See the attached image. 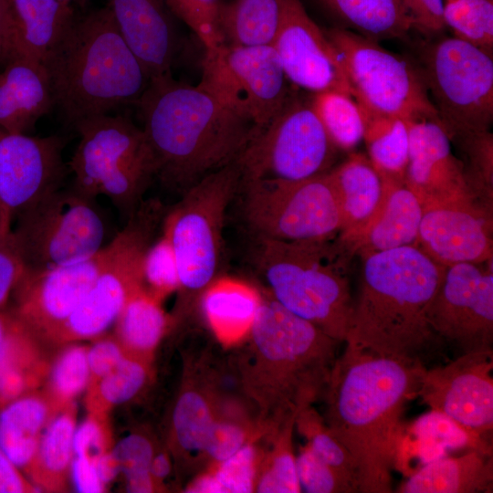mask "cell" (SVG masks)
Returning a JSON list of instances; mask_svg holds the SVG:
<instances>
[{
	"label": "cell",
	"mask_w": 493,
	"mask_h": 493,
	"mask_svg": "<svg viewBox=\"0 0 493 493\" xmlns=\"http://www.w3.org/2000/svg\"><path fill=\"white\" fill-rule=\"evenodd\" d=\"M426 367L345 345L323 393V419L352 458L359 492H393L402 414Z\"/></svg>",
	"instance_id": "6da1fadb"
},
{
	"label": "cell",
	"mask_w": 493,
	"mask_h": 493,
	"mask_svg": "<svg viewBox=\"0 0 493 493\" xmlns=\"http://www.w3.org/2000/svg\"><path fill=\"white\" fill-rule=\"evenodd\" d=\"M340 343L262 294L236 358L237 381L261 435L278 432L322 397Z\"/></svg>",
	"instance_id": "7a4b0ae2"
},
{
	"label": "cell",
	"mask_w": 493,
	"mask_h": 493,
	"mask_svg": "<svg viewBox=\"0 0 493 493\" xmlns=\"http://www.w3.org/2000/svg\"><path fill=\"white\" fill-rule=\"evenodd\" d=\"M361 258L360 288L344 343L426 367L444 346L430 329L426 311L446 267L415 246Z\"/></svg>",
	"instance_id": "3957f363"
},
{
	"label": "cell",
	"mask_w": 493,
	"mask_h": 493,
	"mask_svg": "<svg viewBox=\"0 0 493 493\" xmlns=\"http://www.w3.org/2000/svg\"><path fill=\"white\" fill-rule=\"evenodd\" d=\"M137 106L154 177L181 194L235 162L258 128L201 85L173 76L152 79Z\"/></svg>",
	"instance_id": "277c9868"
},
{
	"label": "cell",
	"mask_w": 493,
	"mask_h": 493,
	"mask_svg": "<svg viewBox=\"0 0 493 493\" xmlns=\"http://www.w3.org/2000/svg\"><path fill=\"white\" fill-rule=\"evenodd\" d=\"M44 64L55 108L71 126L124 105H137L152 81L107 5L76 16Z\"/></svg>",
	"instance_id": "5b68a950"
},
{
	"label": "cell",
	"mask_w": 493,
	"mask_h": 493,
	"mask_svg": "<svg viewBox=\"0 0 493 493\" xmlns=\"http://www.w3.org/2000/svg\"><path fill=\"white\" fill-rule=\"evenodd\" d=\"M251 239L249 262L267 292L290 312L344 342L353 307L351 248L339 236L319 241Z\"/></svg>",
	"instance_id": "8992f818"
},
{
	"label": "cell",
	"mask_w": 493,
	"mask_h": 493,
	"mask_svg": "<svg viewBox=\"0 0 493 493\" xmlns=\"http://www.w3.org/2000/svg\"><path fill=\"white\" fill-rule=\"evenodd\" d=\"M240 179L235 161L204 176L166 209L162 229L171 242L178 267V315L199 299L217 278L226 214Z\"/></svg>",
	"instance_id": "52a82bcc"
},
{
	"label": "cell",
	"mask_w": 493,
	"mask_h": 493,
	"mask_svg": "<svg viewBox=\"0 0 493 493\" xmlns=\"http://www.w3.org/2000/svg\"><path fill=\"white\" fill-rule=\"evenodd\" d=\"M72 127L79 135L69 162L72 186L92 198L107 196L129 218L154 177L142 128L125 116L110 113L81 120Z\"/></svg>",
	"instance_id": "ba28073f"
},
{
	"label": "cell",
	"mask_w": 493,
	"mask_h": 493,
	"mask_svg": "<svg viewBox=\"0 0 493 493\" xmlns=\"http://www.w3.org/2000/svg\"><path fill=\"white\" fill-rule=\"evenodd\" d=\"M242 219L251 236L319 241L338 236L341 217L329 172L301 180H241Z\"/></svg>",
	"instance_id": "9c48e42d"
},
{
	"label": "cell",
	"mask_w": 493,
	"mask_h": 493,
	"mask_svg": "<svg viewBox=\"0 0 493 493\" xmlns=\"http://www.w3.org/2000/svg\"><path fill=\"white\" fill-rule=\"evenodd\" d=\"M16 219L12 232L26 270L71 264L109 243V226L95 198L73 186L60 187Z\"/></svg>",
	"instance_id": "30bf717a"
},
{
	"label": "cell",
	"mask_w": 493,
	"mask_h": 493,
	"mask_svg": "<svg viewBox=\"0 0 493 493\" xmlns=\"http://www.w3.org/2000/svg\"><path fill=\"white\" fill-rule=\"evenodd\" d=\"M421 74L450 140L487 131L493 121L492 53L456 37L429 44Z\"/></svg>",
	"instance_id": "8fae6325"
},
{
	"label": "cell",
	"mask_w": 493,
	"mask_h": 493,
	"mask_svg": "<svg viewBox=\"0 0 493 493\" xmlns=\"http://www.w3.org/2000/svg\"><path fill=\"white\" fill-rule=\"evenodd\" d=\"M326 35L340 54L353 99L364 110L408 121H439L421 71L410 62L358 33L332 28Z\"/></svg>",
	"instance_id": "7c38bea8"
},
{
	"label": "cell",
	"mask_w": 493,
	"mask_h": 493,
	"mask_svg": "<svg viewBox=\"0 0 493 493\" xmlns=\"http://www.w3.org/2000/svg\"><path fill=\"white\" fill-rule=\"evenodd\" d=\"M337 151L310 100L293 97L257 128L236 163L241 180H301L329 172Z\"/></svg>",
	"instance_id": "4fadbf2b"
},
{
	"label": "cell",
	"mask_w": 493,
	"mask_h": 493,
	"mask_svg": "<svg viewBox=\"0 0 493 493\" xmlns=\"http://www.w3.org/2000/svg\"><path fill=\"white\" fill-rule=\"evenodd\" d=\"M288 83L272 46L222 44L205 50L198 84L261 128L293 98Z\"/></svg>",
	"instance_id": "5bb4252c"
},
{
	"label": "cell",
	"mask_w": 493,
	"mask_h": 493,
	"mask_svg": "<svg viewBox=\"0 0 493 493\" xmlns=\"http://www.w3.org/2000/svg\"><path fill=\"white\" fill-rule=\"evenodd\" d=\"M426 320L434 334L460 354L492 351V261L446 267Z\"/></svg>",
	"instance_id": "9a60e30c"
},
{
	"label": "cell",
	"mask_w": 493,
	"mask_h": 493,
	"mask_svg": "<svg viewBox=\"0 0 493 493\" xmlns=\"http://www.w3.org/2000/svg\"><path fill=\"white\" fill-rule=\"evenodd\" d=\"M280 21L272 47L288 80L312 94L340 91L353 98L340 54L299 0H279Z\"/></svg>",
	"instance_id": "2e32d148"
},
{
	"label": "cell",
	"mask_w": 493,
	"mask_h": 493,
	"mask_svg": "<svg viewBox=\"0 0 493 493\" xmlns=\"http://www.w3.org/2000/svg\"><path fill=\"white\" fill-rule=\"evenodd\" d=\"M493 351L462 353L422 374L416 395L432 410L486 437L493 428Z\"/></svg>",
	"instance_id": "e0dca14e"
},
{
	"label": "cell",
	"mask_w": 493,
	"mask_h": 493,
	"mask_svg": "<svg viewBox=\"0 0 493 493\" xmlns=\"http://www.w3.org/2000/svg\"><path fill=\"white\" fill-rule=\"evenodd\" d=\"M63 146L58 136L36 137L0 127V209L12 221L62 187Z\"/></svg>",
	"instance_id": "ac0fdd59"
},
{
	"label": "cell",
	"mask_w": 493,
	"mask_h": 493,
	"mask_svg": "<svg viewBox=\"0 0 493 493\" xmlns=\"http://www.w3.org/2000/svg\"><path fill=\"white\" fill-rule=\"evenodd\" d=\"M105 258L106 246L71 264L26 270L13 294V312L47 343L84 299Z\"/></svg>",
	"instance_id": "d6986e66"
},
{
	"label": "cell",
	"mask_w": 493,
	"mask_h": 493,
	"mask_svg": "<svg viewBox=\"0 0 493 493\" xmlns=\"http://www.w3.org/2000/svg\"><path fill=\"white\" fill-rule=\"evenodd\" d=\"M492 212L477 202L424 206L414 246L445 267L492 261Z\"/></svg>",
	"instance_id": "ffe728a7"
},
{
	"label": "cell",
	"mask_w": 493,
	"mask_h": 493,
	"mask_svg": "<svg viewBox=\"0 0 493 493\" xmlns=\"http://www.w3.org/2000/svg\"><path fill=\"white\" fill-rule=\"evenodd\" d=\"M404 183L424 206L477 202L465 175L463 162L438 121H409V153Z\"/></svg>",
	"instance_id": "44dd1931"
},
{
	"label": "cell",
	"mask_w": 493,
	"mask_h": 493,
	"mask_svg": "<svg viewBox=\"0 0 493 493\" xmlns=\"http://www.w3.org/2000/svg\"><path fill=\"white\" fill-rule=\"evenodd\" d=\"M113 19L152 79L172 76L181 50L164 0H108Z\"/></svg>",
	"instance_id": "7402d4cb"
},
{
	"label": "cell",
	"mask_w": 493,
	"mask_h": 493,
	"mask_svg": "<svg viewBox=\"0 0 493 493\" xmlns=\"http://www.w3.org/2000/svg\"><path fill=\"white\" fill-rule=\"evenodd\" d=\"M55 101L45 64L12 53L0 68V127L27 134Z\"/></svg>",
	"instance_id": "603a6c76"
},
{
	"label": "cell",
	"mask_w": 493,
	"mask_h": 493,
	"mask_svg": "<svg viewBox=\"0 0 493 493\" xmlns=\"http://www.w3.org/2000/svg\"><path fill=\"white\" fill-rule=\"evenodd\" d=\"M329 173L341 217V230L338 236L351 250L354 242L380 209L385 191L384 178L368 156L360 152H351Z\"/></svg>",
	"instance_id": "cb8c5ba5"
},
{
	"label": "cell",
	"mask_w": 493,
	"mask_h": 493,
	"mask_svg": "<svg viewBox=\"0 0 493 493\" xmlns=\"http://www.w3.org/2000/svg\"><path fill=\"white\" fill-rule=\"evenodd\" d=\"M385 191L375 217L351 246L354 256L414 246L423 205L404 181L383 176Z\"/></svg>",
	"instance_id": "d4e9b609"
},
{
	"label": "cell",
	"mask_w": 493,
	"mask_h": 493,
	"mask_svg": "<svg viewBox=\"0 0 493 493\" xmlns=\"http://www.w3.org/2000/svg\"><path fill=\"white\" fill-rule=\"evenodd\" d=\"M12 313L0 345V407L39 390L52 363L46 351L49 344Z\"/></svg>",
	"instance_id": "484cf974"
},
{
	"label": "cell",
	"mask_w": 493,
	"mask_h": 493,
	"mask_svg": "<svg viewBox=\"0 0 493 493\" xmlns=\"http://www.w3.org/2000/svg\"><path fill=\"white\" fill-rule=\"evenodd\" d=\"M7 3L12 20L11 54L44 63L74 22L73 6L59 0H7Z\"/></svg>",
	"instance_id": "4316f807"
},
{
	"label": "cell",
	"mask_w": 493,
	"mask_h": 493,
	"mask_svg": "<svg viewBox=\"0 0 493 493\" xmlns=\"http://www.w3.org/2000/svg\"><path fill=\"white\" fill-rule=\"evenodd\" d=\"M492 453L471 449L456 457L435 459L409 476L400 493L492 492Z\"/></svg>",
	"instance_id": "83f0119b"
},
{
	"label": "cell",
	"mask_w": 493,
	"mask_h": 493,
	"mask_svg": "<svg viewBox=\"0 0 493 493\" xmlns=\"http://www.w3.org/2000/svg\"><path fill=\"white\" fill-rule=\"evenodd\" d=\"M58 413L43 390L0 407V448L26 476L43 431Z\"/></svg>",
	"instance_id": "f1b7e54d"
},
{
	"label": "cell",
	"mask_w": 493,
	"mask_h": 493,
	"mask_svg": "<svg viewBox=\"0 0 493 493\" xmlns=\"http://www.w3.org/2000/svg\"><path fill=\"white\" fill-rule=\"evenodd\" d=\"M210 382L187 377L173 407L170 448L181 460L203 459L204 448L217 411V397Z\"/></svg>",
	"instance_id": "f546056e"
},
{
	"label": "cell",
	"mask_w": 493,
	"mask_h": 493,
	"mask_svg": "<svg viewBox=\"0 0 493 493\" xmlns=\"http://www.w3.org/2000/svg\"><path fill=\"white\" fill-rule=\"evenodd\" d=\"M262 294L254 287L229 278H215L199 298L203 315L224 343L242 341L257 316Z\"/></svg>",
	"instance_id": "4dcf8cb0"
},
{
	"label": "cell",
	"mask_w": 493,
	"mask_h": 493,
	"mask_svg": "<svg viewBox=\"0 0 493 493\" xmlns=\"http://www.w3.org/2000/svg\"><path fill=\"white\" fill-rule=\"evenodd\" d=\"M77 404L58 412L43 431L26 477L40 492H66L74 458Z\"/></svg>",
	"instance_id": "1f68e13d"
},
{
	"label": "cell",
	"mask_w": 493,
	"mask_h": 493,
	"mask_svg": "<svg viewBox=\"0 0 493 493\" xmlns=\"http://www.w3.org/2000/svg\"><path fill=\"white\" fill-rule=\"evenodd\" d=\"M170 322L162 301L142 287L130 296L120 312L114 337L127 355L150 363Z\"/></svg>",
	"instance_id": "d6a6232c"
},
{
	"label": "cell",
	"mask_w": 493,
	"mask_h": 493,
	"mask_svg": "<svg viewBox=\"0 0 493 493\" xmlns=\"http://www.w3.org/2000/svg\"><path fill=\"white\" fill-rule=\"evenodd\" d=\"M279 21V0H234L218 14L223 42L233 46H272Z\"/></svg>",
	"instance_id": "836d02e7"
},
{
	"label": "cell",
	"mask_w": 493,
	"mask_h": 493,
	"mask_svg": "<svg viewBox=\"0 0 493 493\" xmlns=\"http://www.w3.org/2000/svg\"><path fill=\"white\" fill-rule=\"evenodd\" d=\"M358 34L376 40L406 36L414 27L403 0H323Z\"/></svg>",
	"instance_id": "e575fe53"
},
{
	"label": "cell",
	"mask_w": 493,
	"mask_h": 493,
	"mask_svg": "<svg viewBox=\"0 0 493 493\" xmlns=\"http://www.w3.org/2000/svg\"><path fill=\"white\" fill-rule=\"evenodd\" d=\"M363 110L367 156L386 177L404 181L409 153V121Z\"/></svg>",
	"instance_id": "d590c367"
},
{
	"label": "cell",
	"mask_w": 493,
	"mask_h": 493,
	"mask_svg": "<svg viewBox=\"0 0 493 493\" xmlns=\"http://www.w3.org/2000/svg\"><path fill=\"white\" fill-rule=\"evenodd\" d=\"M410 433L414 437L418 455L425 463L443 457L447 449L492 453L488 438L435 410L416 419Z\"/></svg>",
	"instance_id": "8d00e7d4"
},
{
	"label": "cell",
	"mask_w": 493,
	"mask_h": 493,
	"mask_svg": "<svg viewBox=\"0 0 493 493\" xmlns=\"http://www.w3.org/2000/svg\"><path fill=\"white\" fill-rule=\"evenodd\" d=\"M310 103L338 150L351 152L363 140V110L351 95L324 91L312 94Z\"/></svg>",
	"instance_id": "74e56055"
},
{
	"label": "cell",
	"mask_w": 493,
	"mask_h": 493,
	"mask_svg": "<svg viewBox=\"0 0 493 493\" xmlns=\"http://www.w3.org/2000/svg\"><path fill=\"white\" fill-rule=\"evenodd\" d=\"M149 366L126 355L110 372L86 389L88 413L109 415L113 407L133 398L148 379Z\"/></svg>",
	"instance_id": "f35d334b"
},
{
	"label": "cell",
	"mask_w": 493,
	"mask_h": 493,
	"mask_svg": "<svg viewBox=\"0 0 493 493\" xmlns=\"http://www.w3.org/2000/svg\"><path fill=\"white\" fill-rule=\"evenodd\" d=\"M294 427L295 421H291L278 432L263 435L269 446L261 456L255 492H301L297 474L296 456L292 447Z\"/></svg>",
	"instance_id": "ab89813d"
},
{
	"label": "cell",
	"mask_w": 493,
	"mask_h": 493,
	"mask_svg": "<svg viewBox=\"0 0 493 493\" xmlns=\"http://www.w3.org/2000/svg\"><path fill=\"white\" fill-rule=\"evenodd\" d=\"M52 361L43 391L58 412L72 403L89 384L88 347L78 342L63 345Z\"/></svg>",
	"instance_id": "60d3db41"
},
{
	"label": "cell",
	"mask_w": 493,
	"mask_h": 493,
	"mask_svg": "<svg viewBox=\"0 0 493 493\" xmlns=\"http://www.w3.org/2000/svg\"><path fill=\"white\" fill-rule=\"evenodd\" d=\"M236 404L217 403L215 418L204 448V460L215 466L237 452L244 445L259 436L255 421L244 415Z\"/></svg>",
	"instance_id": "b9f144b4"
},
{
	"label": "cell",
	"mask_w": 493,
	"mask_h": 493,
	"mask_svg": "<svg viewBox=\"0 0 493 493\" xmlns=\"http://www.w3.org/2000/svg\"><path fill=\"white\" fill-rule=\"evenodd\" d=\"M463 152L466 179L474 198L493 210V136L489 131L458 135L451 139Z\"/></svg>",
	"instance_id": "7bdbcfd3"
},
{
	"label": "cell",
	"mask_w": 493,
	"mask_h": 493,
	"mask_svg": "<svg viewBox=\"0 0 493 493\" xmlns=\"http://www.w3.org/2000/svg\"><path fill=\"white\" fill-rule=\"evenodd\" d=\"M295 427L307 439L309 449L320 459L354 483L359 492L358 475L352 458L313 405L299 413Z\"/></svg>",
	"instance_id": "ee69618b"
},
{
	"label": "cell",
	"mask_w": 493,
	"mask_h": 493,
	"mask_svg": "<svg viewBox=\"0 0 493 493\" xmlns=\"http://www.w3.org/2000/svg\"><path fill=\"white\" fill-rule=\"evenodd\" d=\"M443 15L455 37L492 53L493 0H444Z\"/></svg>",
	"instance_id": "f6af8a7d"
},
{
	"label": "cell",
	"mask_w": 493,
	"mask_h": 493,
	"mask_svg": "<svg viewBox=\"0 0 493 493\" xmlns=\"http://www.w3.org/2000/svg\"><path fill=\"white\" fill-rule=\"evenodd\" d=\"M142 280L143 288L160 301L179 288L175 255L163 232L153 239L144 253Z\"/></svg>",
	"instance_id": "bcb514c9"
},
{
	"label": "cell",
	"mask_w": 493,
	"mask_h": 493,
	"mask_svg": "<svg viewBox=\"0 0 493 493\" xmlns=\"http://www.w3.org/2000/svg\"><path fill=\"white\" fill-rule=\"evenodd\" d=\"M257 438L249 440L234 455L210 469L221 493L255 492L262 456Z\"/></svg>",
	"instance_id": "7dc6e473"
},
{
	"label": "cell",
	"mask_w": 493,
	"mask_h": 493,
	"mask_svg": "<svg viewBox=\"0 0 493 493\" xmlns=\"http://www.w3.org/2000/svg\"><path fill=\"white\" fill-rule=\"evenodd\" d=\"M299 486L309 493H354V483L320 459L306 445L296 456Z\"/></svg>",
	"instance_id": "c3c4849f"
},
{
	"label": "cell",
	"mask_w": 493,
	"mask_h": 493,
	"mask_svg": "<svg viewBox=\"0 0 493 493\" xmlns=\"http://www.w3.org/2000/svg\"><path fill=\"white\" fill-rule=\"evenodd\" d=\"M168 8L197 36L205 50L224 44L218 27V0H164Z\"/></svg>",
	"instance_id": "681fc988"
},
{
	"label": "cell",
	"mask_w": 493,
	"mask_h": 493,
	"mask_svg": "<svg viewBox=\"0 0 493 493\" xmlns=\"http://www.w3.org/2000/svg\"><path fill=\"white\" fill-rule=\"evenodd\" d=\"M113 436L109 415L88 413L85 420L77 425L74 434V456H82L95 463L113 446Z\"/></svg>",
	"instance_id": "f907efd6"
},
{
	"label": "cell",
	"mask_w": 493,
	"mask_h": 493,
	"mask_svg": "<svg viewBox=\"0 0 493 493\" xmlns=\"http://www.w3.org/2000/svg\"><path fill=\"white\" fill-rule=\"evenodd\" d=\"M26 267L12 232V223L0 225V309H5Z\"/></svg>",
	"instance_id": "816d5d0a"
},
{
	"label": "cell",
	"mask_w": 493,
	"mask_h": 493,
	"mask_svg": "<svg viewBox=\"0 0 493 493\" xmlns=\"http://www.w3.org/2000/svg\"><path fill=\"white\" fill-rule=\"evenodd\" d=\"M111 450L125 478L150 473L155 448L147 435L131 433L114 444Z\"/></svg>",
	"instance_id": "f5cc1de1"
},
{
	"label": "cell",
	"mask_w": 493,
	"mask_h": 493,
	"mask_svg": "<svg viewBox=\"0 0 493 493\" xmlns=\"http://www.w3.org/2000/svg\"><path fill=\"white\" fill-rule=\"evenodd\" d=\"M95 340L96 341L88 347L89 371L88 387L110 372L127 355L114 336H100Z\"/></svg>",
	"instance_id": "db71d44e"
},
{
	"label": "cell",
	"mask_w": 493,
	"mask_h": 493,
	"mask_svg": "<svg viewBox=\"0 0 493 493\" xmlns=\"http://www.w3.org/2000/svg\"><path fill=\"white\" fill-rule=\"evenodd\" d=\"M409 11L414 27L426 33H435L446 26L444 0H403Z\"/></svg>",
	"instance_id": "11a10c76"
},
{
	"label": "cell",
	"mask_w": 493,
	"mask_h": 493,
	"mask_svg": "<svg viewBox=\"0 0 493 493\" xmlns=\"http://www.w3.org/2000/svg\"><path fill=\"white\" fill-rule=\"evenodd\" d=\"M70 481L75 489L81 493H100L107 489L99 477L95 463L82 456H74Z\"/></svg>",
	"instance_id": "9f6ffc18"
},
{
	"label": "cell",
	"mask_w": 493,
	"mask_h": 493,
	"mask_svg": "<svg viewBox=\"0 0 493 493\" xmlns=\"http://www.w3.org/2000/svg\"><path fill=\"white\" fill-rule=\"evenodd\" d=\"M38 488L0 448V493H37Z\"/></svg>",
	"instance_id": "6f0895ef"
},
{
	"label": "cell",
	"mask_w": 493,
	"mask_h": 493,
	"mask_svg": "<svg viewBox=\"0 0 493 493\" xmlns=\"http://www.w3.org/2000/svg\"><path fill=\"white\" fill-rule=\"evenodd\" d=\"M12 20L7 0H0V68L11 54Z\"/></svg>",
	"instance_id": "680465c9"
},
{
	"label": "cell",
	"mask_w": 493,
	"mask_h": 493,
	"mask_svg": "<svg viewBox=\"0 0 493 493\" xmlns=\"http://www.w3.org/2000/svg\"><path fill=\"white\" fill-rule=\"evenodd\" d=\"M172 471L171 456L166 451H155L150 465V474L158 488H163L164 480Z\"/></svg>",
	"instance_id": "91938a15"
},
{
	"label": "cell",
	"mask_w": 493,
	"mask_h": 493,
	"mask_svg": "<svg viewBox=\"0 0 493 493\" xmlns=\"http://www.w3.org/2000/svg\"><path fill=\"white\" fill-rule=\"evenodd\" d=\"M111 449L102 454L95 461L99 477L106 487L121 473L119 463Z\"/></svg>",
	"instance_id": "94428289"
},
{
	"label": "cell",
	"mask_w": 493,
	"mask_h": 493,
	"mask_svg": "<svg viewBox=\"0 0 493 493\" xmlns=\"http://www.w3.org/2000/svg\"><path fill=\"white\" fill-rule=\"evenodd\" d=\"M13 313L12 310H6L5 309H0V345L5 338L9 323L11 321Z\"/></svg>",
	"instance_id": "6125c7cd"
},
{
	"label": "cell",
	"mask_w": 493,
	"mask_h": 493,
	"mask_svg": "<svg viewBox=\"0 0 493 493\" xmlns=\"http://www.w3.org/2000/svg\"><path fill=\"white\" fill-rule=\"evenodd\" d=\"M59 1L65 5H71V6H73V4L75 3L82 8L85 7L88 2V0H59Z\"/></svg>",
	"instance_id": "be15d7a7"
},
{
	"label": "cell",
	"mask_w": 493,
	"mask_h": 493,
	"mask_svg": "<svg viewBox=\"0 0 493 493\" xmlns=\"http://www.w3.org/2000/svg\"><path fill=\"white\" fill-rule=\"evenodd\" d=\"M5 222H11L12 223V219L10 218L9 215H7L5 213H4L0 209V225L5 223Z\"/></svg>",
	"instance_id": "e7e4bbea"
}]
</instances>
